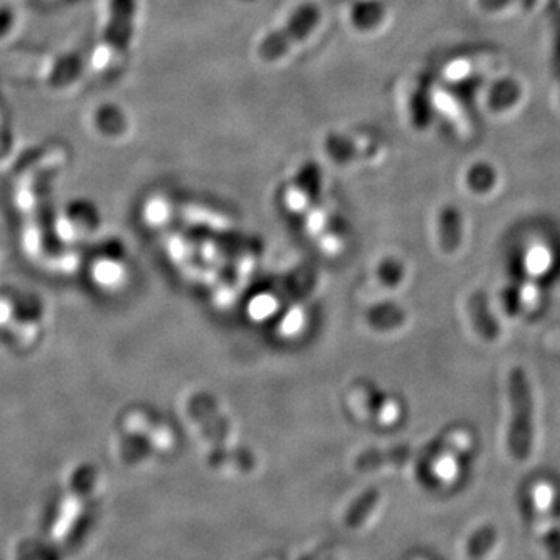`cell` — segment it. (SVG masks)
I'll list each match as a JSON object with an SVG mask.
<instances>
[{
    "instance_id": "2",
    "label": "cell",
    "mask_w": 560,
    "mask_h": 560,
    "mask_svg": "<svg viewBox=\"0 0 560 560\" xmlns=\"http://www.w3.org/2000/svg\"><path fill=\"white\" fill-rule=\"evenodd\" d=\"M137 0H109L105 28L91 56L98 72L112 69L125 58L136 33Z\"/></svg>"
},
{
    "instance_id": "9",
    "label": "cell",
    "mask_w": 560,
    "mask_h": 560,
    "mask_svg": "<svg viewBox=\"0 0 560 560\" xmlns=\"http://www.w3.org/2000/svg\"><path fill=\"white\" fill-rule=\"evenodd\" d=\"M469 313L472 318L473 327L480 333L481 338L487 341H494L498 335L497 322L492 318L487 299L484 294H473L469 301Z\"/></svg>"
},
{
    "instance_id": "7",
    "label": "cell",
    "mask_w": 560,
    "mask_h": 560,
    "mask_svg": "<svg viewBox=\"0 0 560 560\" xmlns=\"http://www.w3.org/2000/svg\"><path fill=\"white\" fill-rule=\"evenodd\" d=\"M385 14L382 0H354L350 5V24L358 32H372L382 24Z\"/></svg>"
},
{
    "instance_id": "8",
    "label": "cell",
    "mask_w": 560,
    "mask_h": 560,
    "mask_svg": "<svg viewBox=\"0 0 560 560\" xmlns=\"http://www.w3.org/2000/svg\"><path fill=\"white\" fill-rule=\"evenodd\" d=\"M497 56L495 55H475L470 58H459L452 61L450 66L445 69V77L450 80H464V78L472 77V74H481V72H489V70L498 67Z\"/></svg>"
},
{
    "instance_id": "6",
    "label": "cell",
    "mask_w": 560,
    "mask_h": 560,
    "mask_svg": "<svg viewBox=\"0 0 560 560\" xmlns=\"http://www.w3.org/2000/svg\"><path fill=\"white\" fill-rule=\"evenodd\" d=\"M92 126L100 136L114 139L123 136L128 130V117L119 105L105 103L95 108L92 114Z\"/></svg>"
},
{
    "instance_id": "4",
    "label": "cell",
    "mask_w": 560,
    "mask_h": 560,
    "mask_svg": "<svg viewBox=\"0 0 560 560\" xmlns=\"http://www.w3.org/2000/svg\"><path fill=\"white\" fill-rule=\"evenodd\" d=\"M509 406H511V422H509L508 447L514 458L526 459L532 445V394L526 372L522 368H514L508 377Z\"/></svg>"
},
{
    "instance_id": "10",
    "label": "cell",
    "mask_w": 560,
    "mask_h": 560,
    "mask_svg": "<svg viewBox=\"0 0 560 560\" xmlns=\"http://www.w3.org/2000/svg\"><path fill=\"white\" fill-rule=\"evenodd\" d=\"M431 98L434 100V105L444 114L453 126L458 128L459 133L469 134L470 133V122L469 116H467L466 111L459 105L458 98L455 95L450 94V92L445 91V89L438 88L433 92Z\"/></svg>"
},
{
    "instance_id": "12",
    "label": "cell",
    "mask_w": 560,
    "mask_h": 560,
    "mask_svg": "<svg viewBox=\"0 0 560 560\" xmlns=\"http://www.w3.org/2000/svg\"><path fill=\"white\" fill-rule=\"evenodd\" d=\"M324 145H326V150L330 158L335 159V161H350V159H354L358 153V148L354 140L349 139V137L344 136V134H329Z\"/></svg>"
},
{
    "instance_id": "1",
    "label": "cell",
    "mask_w": 560,
    "mask_h": 560,
    "mask_svg": "<svg viewBox=\"0 0 560 560\" xmlns=\"http://www.w3.org/2000/svg\"><path fill=\"white\" fill-rule=\"evenodd\" d=\"M66 164L67 148L58 142H47L25 153L16 165L11 201L24 221L25 237L32 234L36 218H41L53 181Z\"/></svg>"
},
{
    "instance_id": "15",
    "label": "cell",
    "mask_w": 560,
    "mask_h": 560,
    "mask_svg": "<svg viewBox=\"0 0 560 560\" xmlns=\"http://www.w3.org/2000/svg\"><path fill=\"white\" fill-rule=\"evenodd\" d=\"M243 2H254V0H243Z\"/></svg>"
},
{
    "instance_id": "11",
    "label": "cell",
    "mask_w": 560,
    "mask_h": 560,
    "mask_svg": "<svg viewBox=\"0 0 560 560\" xmlns=\"http://www.w3.org/2000/svg\"><path fill=\"white\" fill-rule=\"evenodd\" d=\"M462 240V218L455 207H445L441 215V245L445 252H453Z\"/></svg>"
},
{
    "instance_id": "13",
    "label": "cell",
    "mask_w": 560,
    "mask_h": 560,
    "mask_svg": "<svg viewBox=\"0 0 560 560\" xmlns=\"http://www.w3.org/2000/svg\"><path fill=\"white\" fill-rule=\"evenodd\" d=\"M13 125H11L10 114L7 106L0 97V158L10 151L13 145Z\"/></svg>"
},
{
    "instance_id": "3",
    "label": "cell",
    "mask_w": 560,
    "mask_h": 560,
    "mask_svg": "<svg viewBox=\"0 0 560 560\" xmlns=\"http://www.w3.org/2000/svg\"><path fill=\"white\" fill-rule=\"evenodd\" d=\"M321 22V10L316 4H302L291 13L282 27L268 33L257 46V55L266 63H276L294 47L307 41Z\"/></svg>"
},
{
    "instance_id": "5",
    "label": "cell",
    "mask_w": 560,
    "mask_h": 560,
    "mask_svg": "<svg viewBox=\"0 0 560 560\" xmlns=\"http://www.w3.org/2000/svg\"><path fill=\"white\" fill-rule=\"evenodd\" d=\"M84 64L75 52L50 53L39 55L38 64L33 60L25 63V74L35 75L36 80L50 89H66L80 80Z\"/></svg>"
},
{
    "instance_id": "14",
    "label": "cell",
    "mask_w": 560,
    "mask_h": 560,
    "mask_svg": "<svg viewBox=\"0 0 560 560\" xmlns=\"http://www.w3.org/2000/svg\"><path fill=\"white\" fill-rule=\"evenodd\" d=\"M18 25V11L10 5H0V41L8 38Z\"/></svg>"
}]
</instances>
